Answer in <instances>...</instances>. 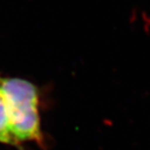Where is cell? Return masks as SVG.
Listing matches in <instances>:
<instances>
[{
  "mask_svg": "<svg viewBox=\"0 0 150 150\" xmlns=\"http://www.w3.org/2000/svg\"><path fill=\"white\" fill-rule=\"evenodd\" d=\"M0 143L17 146L20 148V146L18 145L16 140L12 136L10 130L8 104L1 88H0Z\"/></svg>",
  "mask_w": 150,
  "mask_h": 150,
  "instance_id": "7a4b0ae2",
  "label": "cell"
},
{
  "mask_svg": "<svg viewBox=\"0 0 150 150\" xmlns=\"http://www.w3.org/2000/svg\"><path fill=\"white\" fill-rule=\"evenodd\" d=\"M0 88L7 100L12 136L20 148L23 142H28L43 147L37 87L22 78L0 77Z\"/></svg>",
  "mask_w": 150,
  "mask_h": 150,
  "instance_id": "6da1fadb",
  "label": "cell"
}]
</instances>
